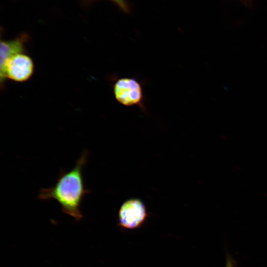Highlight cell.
Returning a JSON list of instances; mask_svg holds the SVG:
<instances>
[{
	"instance_id": "cell-1",
	"label": "cell",
	"mask_w": 267,
	"mask_h": 267,
	"mask_svg": "<svg viewBox=\"0 0 267 267\" xmlns=\"http://www.w3.org/2000/svg\"><path fill=\"white\" fill-rule=\"evenodd\" d=\"M89 152L85 150L69 171L62 170L56 183L40 189L38 197L41 200H54L62 211L79 221L83 218L81 206L84 197L90 190L85 185L83 171L87 163Z\"/></svg>"
},
{
	"instance_id": "cell-2",
	"label": "cell",
	"mask_w": 267,
	"mask_h": 267,
	"mask_svg": "<svg viewBox=\"0 0 267 267\" xmlns=\"http://www.w3.org/2000/svg\"><path fill=\"white\" fill-rule=\"evenodd\" d=\"M116 100L128 107L137 106L144 109V95L141 83L134 77H121L113 86Z\"/></svg>"
},
{
	"instance_id": "cell-3",
	"label": "cell",
	"mask_w": 267,
	"mask_h": 267,
	"mask_svg": "<svg viewBox=\"0 0 267 267\" xmlns=\"http://www.w3.org/2000/svg\"><path fill=\"white\" fill-rule=\"evenodd\" d=\"M34 64L32 59L24 53L16 54L0 67L1 84L5 78L16 82L27 81L32 75Z\"/></svg>"
},
{
	"instance_id": "cell-4",
	"label": "cell",
	"mask_w": 267,
	"mask_h": 267,
	"mask_svg": "<svg viewBox=\"0 0 267 267\" xmlns=\"http://www.w3.org/2000/svg\"><path fill=\"white\" fill-rule=\"evenodd\" d=\"M147 213L144 204L138 199H131L121 205L118 214L119 224L130 229L140 226L145 222Z\"/></svg>"
},
{
	"instance_id": "cell-5",
	"label": "cell",
	"mask_w": 267,
	"mask_h": 267,
	"mask_svg": "<svg viewBox=\"0 0 267 267\" xmlns=\"http://www.w3.org/2000/svg\"><path fill=\"white\" fill-rule=\"evenodd\" d=\"M28 36L22 34L18 37L10 41H1L0 45V67L13 56L24 53V45L27 41Z\"/></svg>"
},
{
	"instance_id": "cell-6",
	"label": "cell",
	"mask_w": 267,
	"mask_h": 267,
	"mask_svg": "<svg viewBox=\"0 0 267 267\" xmlns=\"http://www.w3.org/2000/svg\"><path fill=\"white\" fill-rule=\"evenodd\" d=\"M117 4L124 11L127 12L129 7L125 0H110Z\"/></svg>"
},
{
	"instance_id": "cell-7",
	"label": "cell",
	"mask_w": 267,
	"mask_h": 267,
	"mask_svg": "<svg viewBox=\"0 0 267 267\" xmlns=\"http://www.w3.org/2000/svg\"><path fill=\"white\" fill-rule=\"evenodd\" d=\"M225 267H234L233 262L229 256L227 258Z\"/></svg>"
}]
</instances>
